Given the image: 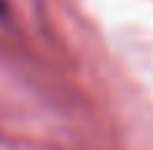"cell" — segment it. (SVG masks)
I'll use <instances>...</instances> for the list:
<instances>
[{
	"label": "cell",
	"instance_id": "cell-1",
	"mask_svg": "<svg viewBox=\"0 0 153 150\" xmlns=\"http://www.w3.org/2000/svg\"><path fill=\"white\" fill-rule=\"evenodd\" d=\"M3 11H5V5H3V0H0V16H3Z\"/></svg>",
	"mask_w": 153,
	"mask_h": 150
}]
</instances>
